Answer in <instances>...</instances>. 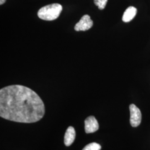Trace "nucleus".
<instances>
[{
  "instance_id": "nucleus-7",
  "label": "nucleus",
  "mask_w": 150,
  "mask_h": 150,
  "mask_svg": "<svg viewBox=\"0 0 150 150\" xmlns=\"http://www.w3.org/2000/svg\"><path fill=\"white\" fill-rule=\"evenodd\" d=\"M137 13V9L134 6H129L125 11L122 16L124 22H129L134 19Z\"/></svg>"
},
{
  "instance_id": "nucleus-4",
  "label": "nucleus",
  "mask_w": 150,
  "mask_h": 150,
  "mask_svg": "<svg viewBox=\"0 0 150 150\" xmlns=\"http://www.w3.org/2000/svg\"><path fill=\"white\" fill-rule=\"evenodd\" d=\"M93 23L90 16L88 15H85L82 17L80 21L76 24L74 28L76 31H85L92 27Z\"/></svg>"
},
{
  "instance_id": "nucleus-10",
  "label": "nucleus",
  "mask_w": 150,
  "mask_h": 150,
  "mask_svg": "<svg viewBox=\"0 0 150 150\" xmlns=\"http://www.w3.org/2000/svg\"><path fill=\"white\" fill-rule=\"evenodd\" d=\"M6 1V0H0V5H3L4 4H5Z\"/></svg>"
},
{
  "instance_id": "nucleus-1",
  "label": "nucleus",
  "mask_w": 150,
  "mask_h": 150,
  "mask_svg": "<svg viewBox=\"0 0 150 150\" xmlns=\"http://www.w3.org/2000/svg\"><path fill=\"white\" fill-rule=\"evenodd\" d=\"M45 113L42 99L31 88L15 85L0 90L2 118L20 123H34L42 118Z\"/></svg>"
},
{
  "instance_id": "nucleus-3",
  "label": "nucleus",
  "mask_w": 150,
  "mask_h": 150,
  "mask_svg": "<svg viewBox=\"0 0 150 150\" xmlns=\"http://www.w3.org/2000/svg\"><path fill=\"white\" fill-rule=\"evenodd\" d=\"M129 108L130 111V124L132 127H136L139 126L141 122V112L139 108L134 104H131Z\"/></svg>"
},
{
  "instance_id": "nucleus-9",
  "label": "nucleus",
  "mask_w": 150,
  "mask_h": 150,
  "mask_svg": "<svg viewBox=\"0 0 150 150\" xmlns=\"http://www.w3.org/2000/svg\"><path fill=\"white\" fill-rule=\"evenodd\" d=\"M107 1L108 0H94V3L100 10H102L105 8Z\"/></svg>"
},
{
  "instance_id": "nucleus-6",
  "label": "nucleus",
  "mask_w": 150,
  "mask_h": 150,
  "mask_svg": "<svg viewBox=\"0 0 150 150\" xmlns=\"http://www.w3.org/2000/svg\"><path fill=\"white\" fill-rule=\"evenodd\" d=\"M76 132L75 129L72 127H69L65 133L64 137V144L66 146H70L75 141Z\"/></svg>"
},
{
  "instance_id": "nucleus-2",
  "label": "nucleus",
  "mask_w": 150,
  "mask_h": 150,
  "mask_svg": "<svg viewBox=\"0 0 150 150\" xmlns=\"http://www.w3.org/2000/svg\"><path fill=\"white\" fill-rule=\"evenodd\" d=\"M62 11V5L59 4H52L41 8L38 11V17L45 21H53L59 17Z\"/></svg>"
},
{
  "instance_id": "nucleus-5",
  "label": "nucleus",
  "mask_w": 150,
  "mask_h": 150,
  "mask_svg": "<svg viewBox=\"0 0 150 150\" xmlns=\"http://www.w3.org/2000/svg\"><path fill=\"white\" fill-rule=\"evenodd\" d=\"M98 129V123L94 116H91L86 118L85 121V129L86 134L93 133Z\"/></svg>"
},
{
  "instance_id": "nucleus-8",
  "label": "nucleus",
  "mask_w": 150,
  "mask_h": 150,
  "mask_svg": "<svg viewBox=\"0 0 150 150\" xmlns=\"http://www.w3.org/2000/svg\"><path fill=\"white\" fill-rule=\"evenodd\" d=\"M101 149V145L96 142H92L86 146L82 150H100Z\"/></svg>"
}]
</instances>
